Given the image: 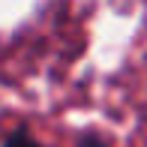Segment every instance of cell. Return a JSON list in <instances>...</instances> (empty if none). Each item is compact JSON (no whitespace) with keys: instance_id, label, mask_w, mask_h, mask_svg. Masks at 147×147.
<instances>
[{"instance_id":"obj_1","label":"cell","mask_w":147,"mask_h":147,"mask_svg":"<svg viewBox=\"0 0 147 147\" xmlns=\"http://www.w3.org/2000/svg\"><path fill=\"white\" fill-rule=\"evenodd\" d=\"M6 147H36V141H33V138H27V135H12Z\"/></svg>"},{"instance_id":"obj_2","label":"cell","mask_w":147,"mask_h":147,"mask_svg":"<svg viewBox=\"0 0 147 147\" xmlns=\"http://www.w3.org/2000/svg\"><path fill=\"white\" fill-rule=\"evenodd\" d=\"M81 147H99V144L96 141H87V144H81Z\"/></svg>"}]
</instances>
